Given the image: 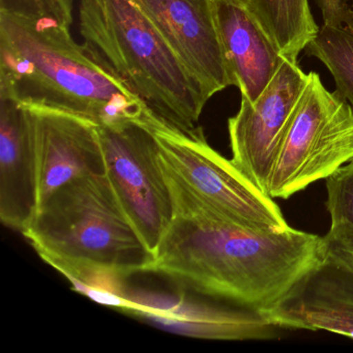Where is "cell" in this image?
<instances>
[{
	"label": "cell",
	"instance_id": "6da1fadb",
	"mask_svg": "<svg viewBox=\"0 0 353 353\" xmlns=\"http://www.w3.org/2000/svg\"><path fill=\"white\" fill-rule=\"evenodd\" d=\"M173 219L148 272L176 289L260 314L325 259L323 236L241 226L172 199Z\"/></svg>",
	"mask_w": 353,
	"mask_h": 353
},
{
	"label": "cell",
	"instance_id": "7a4b0ae2",
	"mask_svg": "<svg viewBox=\"0 0 353 353\" xmlns=\"http://www.w3.org/2000/svg\"><path fill=\"white\" fill-rule=\"evenodd\" d=\"M0 94L47 107L97 125L140 119L148 105L51 18L0 12Z\"/></svg>",
	"mask_w": 353,
	"mask_h": 353
},
{
	"label": "cell",
	"instance_id": "3957f363",
	"mask_svg": "<svg viewBox=\"0 0 353 353\" xmlns=\"http://www.w3.org/2000/svg\"><path fill=\"white\" fill-rule=\"evenodd\" d=\"M22 235L71 284L99 274L127 280L148 272L154 261L106 173L59 188L39 208Z\"/></svg>",
	"mask_w": 353,
	"mask_h": 353
},
{
	"label": "cell",
	"instance_id": "277c9868",
	"mask_svg": "<svg viewBox=\"0 0 353 353\" xmlns=\"http://www.w3.org/2000/svg\"><path fill=\"white\" fill-rule=\"evenodd\" d=\"M80 34L90 55L169 125L198 127L205 99L133 0H80Z\"/></svg>",
	"mask_w": 353,
	"mask_h": 353
},
{
	"label": "cell",
	"instance_id": "5b68a950",
	"mask_svg": "<svg viewBox=\"0 0 353 353\" xmlns=\"http://www.w3.org/2000/svg\"><path fill=\"white\" fill-rule=\"evenodd\" d=\"M148 121L160 146L163 170L172 195L255 230L284 231L290 227L274 198L214 150L201 127L183 132L154 112L148 114Z\"/></svg>",
	"mask_w": 353,
	"mask_h": 353
},
{
	"label": "cell",
	"instance_id": "8992f818",
	"mask_svg": "<svg viewBox=\"0 0 353 353\" xmlns=\"http://www.w3.org/2000/svg\"><path fill=\"white\" fill-rule=\"evenodd\" d=\"M352 161V107L310 72L270 172L268 195L288 199Z\"/></svg>",
	"mask_w": 353,
	"mask_h": 353
},
{
	"label": "cell",
	"instance_id": "52a82bcc",
	"mask_svg": "<svg viewBox=\"0 0 353 353\" xmlns=\"http://www.w3.org/2000/svg\"><path fill=\"white\" fill-rule=\"evenodd\" d=\"M140 119L97 125L105 173L132 224L154 255L173 219V202L163 170L160 146Z\"/></svg>",
	"mask_w": 353,
	"mask_h": 353
},
{
	"label": "cell",
	"instance_id": "ba28073f",
	"mask_svg": "<svg viewBox=\"0 0 353 353\" xmlns=\"http://www.w3.org/2000/svg\"><path fill=\"white\" fill-rule=\"evenodd\" d=\"M307 80V74L297 61L284 59L261 96L255 102L241 97L239 112L228 119L231 161L266 193L276 154Z\"/></svg>",
	"mask_w": 353,
	"mask_h": 353
},
{
	"label": "cell",
	"instance_id": "9c48e42d",
	"mask_svg": "<svg viewBox=\"0 0 353 353\" xmlns=\"http://www.w3.org/2000/svg\"><path fill=\"white\" fill-rule=\"evenodd\" d=\"M179 57L206 102L233 86L214 0H133Z\"/></svg>",
	"mask_w": 353,
	"mask_h": 353
},
{
	"label": "cell",
	"instance_id": "30bf717a",
	"mask_svg": "<svg viewBox=\"0 0 353 353\" xmlns=\"http://www.w3.org/2000/svg\"><path fill=\"white\" fill-rule=\"evenodd\" d=\"M133 301L127 315L148 322L161 330L208 340H268L276 336V327L262 314L177 289L176 294L131 291Z\"/></svg>",
	"mask_w": 353,
	"mask_h": 353
},
{
	"label": "cell",
	"instance_id": "8fae6325",
	"mask_svg": "<svg viewBox=\"0 0 353 353\" xmlns=\"http://www.w3.org/2000/svg\"><path fill=\"white\" fill-rule=\"evenodd\" d=\"M22 106L32 125L36 144L39 208L63 185L105 173L97 123L57 109Z\"/></svg>",
	"mask_w": 353,
	"mask_h": 353
},
{
	"label": "cell",
	"instance_id": "7c38bea8",
	"mask_svg": "<svg viewBox=\"0 0 353 353\" xmlns=\"http://www.w3.org/2000/svg\"><path fill=\"white\" fill-rule=\"evenodd\" d=\"M261 314L276 328L325 330L353 339V270L325 257Z\"/></svg>",
	"mask_w": 353,
	"mask_h": 353
},
{
	"label": "cell",
	"instance_id": "4fadbf2b",
	"mask_svg": "<svg viewBox=\"0 0 353 353\" xmlns=\"http://www.w3.org/2000/svg\"><path fill=\"white\" fill-rule=\"evenodd\" d=\"M38 210V159L32 125L19 102L0 94V221L22 233Z\"/></svg>",
	"mask_w": 353,
	"mask_h": 353
},
{
	"label": "cell",
	"instance_id": "5bb4252c",
	"mask_svg": "<svg viewBox=\"0 0 353 353\" xmlns=\"http://www.w3.org/2000/svg\"><path fill=\"white\" fill-rule=\"evenodd\" d=\"M216 18L233 86L255 102L285 57L262 28L248 0H214Z\"/></svg>",
	"mask_w": 353,
	"mask_h": 353
},
{
	"label": "cell",
	"instance_id": "9a60e30c",
	"mask_svg": "<svg viewBox=\"0 0 353 353\" xmlns=\"http://www.w3.org/2000/svg\"><path fill=\"white\" fill-rule=\"evenodd\" d=\"M248 6L289 61H297L319 32L309 0H248Z\"/></svg>",
	"mask_w": 353,
	"mask_h": 353
},
{
	"label": "cell",
	"instance_id": "2e32d148",
	"mask_svg": "<svg viewBox=\"0 0 353 353\" xmlns=\"http://www.w3.org/2000/svg\"><path fill=\"white\" fill-rule=\"evenodd\" d=\"M305 50L327 68L336 82V92L350 104L353 110L352 32L323 26Z\"/></svg>",
	"mask_w": 353,
	"mask_h": 353
},
{
	"label": "cell",
	"instance_id": "e0dca14e",
	"mask_svg": "<svg viewBox=\"0 0 353 353\" xmlns=\"http://www.w3.org/2000/svg\"><path fill=\"white\" fill-rule=\"evenodd\" d=\"M326 181V208L332 228L353 229V161Z\"/></svg>",
	"mask_w": 353,
	"mask_h": 353
},
{
	"label": "cell",
	"instance_id": "ac0fdd59",
	"mask_svg": "<svg viewBox=\"0 0 353 353\" xmlns=\"http://www.w3.org/2000/svg\"><path fill=\"white\" fill-rule=\"evenodd\" d=\"M0 12L30 19L51 18L69 28L73 22V13L61 0H0Z\"/></svg>",
	"mask_w": 353,
	"mask_h": 353
},
{
	"label": "cell",
	"instance_id": "d6986e66",
	"mask_svg": "<svg viewBox=\"0 0 353 353\" xmlns=\"http://www.w3.org/2000/svg\"><path fill=\"white\" fill-rule=\"evenodd\" d=\"M323 241L326 257L353 270V229L330 227Z\"/></svg>",
	"mask_w": 353,
	"mask_h": 353
},
{
	"label": "cell",
	"instance_id": "ffe728a7",
	"mask_svg": "<svg viewBox=\"0 0 353 353\" xmlns=\"http://www.w3.org/2000/svg\"><path fill=\"white\" fill-rule=\"evenodd\" d=\"M323 26L353 34V0H315Z\"/></svg>",
	"mask_w": 353,
	"mask_h": 353
},
{
	"label": "cell",
	"instance_id": "44dd1931",
	"mask_svg": "<svg viewBox=\"0 0 353 353\" xmlns=\"http://www.w3.org/2000/svg\"><path fill=\"white\" fill-rule=\"evenodd\" d=\"M61 3H63V5L65 6V9L68 10V11L71 12V13H73V3L74 0H61Z\"/></svg>",
	"mask_w": 353,
	"mask_h": 353
}]
</instances>
